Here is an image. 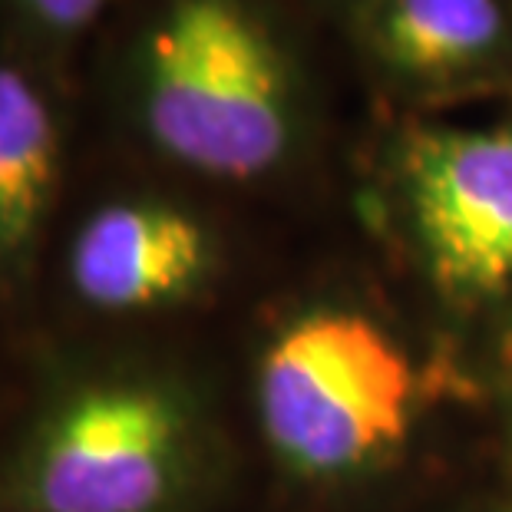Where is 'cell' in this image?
I'll return each instance as SVG.
<instances>
[{
    "label": "cell",
    "instance_id": "1",
    "mask_svg": "<svg viewBox=\"0 0 512 512\" xmlns=\"http://www.w3.org/2000/svg\"><path fill=\"white\" fill-rule=\"evenodd\" d=\"M126 76L139 133L195 176L255 182L298 143V70L261 0H149Z\"/></svg>",
    "mask_w": 512,
    "mask_h": 512
},
{
    "label": "cell",
    "instance_id": "2",
    "mask_svg": "<svg viewBox=\"0 0 512 512\" xmlns=\"http://www.w3.org/2000/svg\"><path fill=\"white\" fill-rule=\"evenodd\" d=\"M417 377L384 328L321 311L281 331L258 367V417L304 473H344L407 437Z\"/></svg>",
    "mask_w": 512,
    "mask_h": 512
},
{
    "label": "cell",
    "instance_id": "3",
    "mask_svg": "<svg viewBox=\"0 0 512 512\" xmlns=\"http://www.w3.org/2000/svg\"><path fill=\"white\" fill-rule=\"evenodd\" d=\"M189 420L152 384H100L40 427L24 466L34 512H156L179 486Z\"/></svg>",
    "mask_w": 512,
    "mask_h": 512
},
{
    "label": "cell",
    "instance_id": "4",
    "mask_svg": "<svg viewBox=\"0 0 512 512\" xmlns=\"http://www.w3.org/2000/svg\"><path fill=\"white\" fill-rule=\"evenodd\" d=\"M397 185L420 255L446 294L496 298L512 288V116L407 129Z\"/></svg>",
    "mask_w": 512,
    "mask_h": 512
},
{
    "label": "cell",
    "instance_id": "5",
    "mask_svg": "<svg viewBox=\"0 0 512 512\" xmlns=\"http://www.w3.org/2000/svg\"><path fill=\"white\" fill-rule=\"evenodd\" d=\"M70 285L90 308L146 311L185 298L212 268L199 215L162 199L106 202L70 242Z\"/></svg>",
    "mask_w": 512,
    "mask_h": 512
},
{
    "label": "cell",
    "instance_id": "6",
    "mask_svg": "<svg viewBox=\"0 0 512 512\" xmlns=\"http://www.w3.org/2000/svg\"><path fill=\"white\" fill-rule=\"evenodd\" d=\"M357 40L387 76L450 86L512 63V0H361Z\"/></svg>",
    "mask_w": 512,
    "mask_h": 512
},
{
    "label": "cell",
    "instance_id": "7",
    "mask_svg": "<svg viewBox=\"0 0 512 512\" xmlns=\"http://www.w3.org/2000/svg\"><path fill=\"white\" fill-rule=\"evenodd\" d=\"M63 176L60 113L34 70L0 57V278L30 265Z\"/></svg>",
    "mask_w": 512,
    "mask_h": 512
},
{
    "label": "cell",
    "instance_id": "8",
    "mask_svg": "<svg viewBox=\"0 0 512 512\" xmlns=\"http://www.w3.org/2000/svg\"><path fill=\"white\" fill-rule=\"evenodd\" d=\"M116 0H0V14L30 50L60 53L86 37Z\"/></svg>",
    "mask_w": 512,
    "mask_h": 512
},
{
    "label": "cell",
    "instance_id": "9",
    "mask_svg": "<svg viewBox=\"0 0 512 512\" xmlns=\"http://www.w3.org/2000/svg\"><path fill=\"white\" fill-rule=\"evenodd\" d=\"M337 4H344V7H347V10H351V7H354V4H361V0H337Z\"/></svg>",
    "mask_w": 512,
    "mask_h": 512
}]
</instances>
